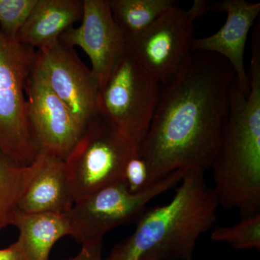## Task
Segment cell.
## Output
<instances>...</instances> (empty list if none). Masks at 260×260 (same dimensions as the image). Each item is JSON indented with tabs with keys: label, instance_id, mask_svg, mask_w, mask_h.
<instances>
[{
	"label": "cell",
	"instance_id": "cell-10",
	"mask_svg": "<svg viewBox=\"0 0 260 260\" xmlns=\"http://www.w3.org/2000/svg\"><path fill=\"white\" fill-rule=\"evenodd\" d=\"M25 98L29 129L38 151L52 154L64 160L83 128L36 66L27 80Z\"/></svg>",
	"mask_w": 260,
	"mask_h": 260
},
{
	"label": "cell",
	"instance_id": "cell-19",
	"mask_svg": "<svg viewBox=\"0 0 260 260\" xmlns=\"http://www.w3.org/2000/svg\"><path fill=\"white\" fill-rule=\"evenodd\" d=\"M37 0H0V28L16 39Z\"/></svg>",
	"mask_w": 260,
	"mask_h": 260
},
{
	"label": "cell",
	"instance_id": "cell-9",
	"mask_svg": "<svg viewBox=\"0 0 260 260\" xmlns=\"http://www.w3.org/2000/svg\"><path fill=\"white\" fill-rule=\"evenodd\" d=\"M35 66L83 129L99 115V82L74 48L59 42L37 51Z\"/></svg>",
	"mask_w": 260,
	"mask_h": 260
},
{
	"label": "cell",
	"instance_id": "cell-21",
	"mask_svg": "<svg viewBox=\"0 0 260 260\" xmlns=\"http://www.w3.org/2000/svg\"><path fill=\"white\" fill-rule=\"evenodd\" d=\"M103 240L82 244L80 252L74 257L64 260H104L102 256Z\"/></svg>",
	"mask_w": 260,
	"mask_h": 260
},
{
	"label": "cell",
	"instance_id": "cell-16",
	"mask_svg": "<svg viewBox=\"0 0 260 260\" xmlns=\"http://www.w3.org/2000/svg\"><path fill=\"white\" fill-rule=\"evenodd\" d=\"M39 152L35 161L28 166L13 161L0 151V230L14 225L18 205L41 164Z\"/></svg>",
	"mask_w": 260,
	"mask_h": 260
},
{
	"label": "cell",
	"instance_id": "cell-15",
	"mask_svg": "<svg viewBox=\"0 0 260 260\" xmlns=\"http://www.w3.org/2000/svg\"><path fill=\"white\" fill-rule=\"evenodd\" d=\"M20 260H49L51 249L61 238L70 236L66 214L18 212L14 225Z\"/></svg>",
	"mask_w": 260,
	"mask_h": 260
},
{
	"label": "cell",
	"instance_id": "cell-14",
	"mask_svg": "<svg viewBox=\"0 0 260 260\" xmlns=\"http://www.w3.org/2000/svg\"><path fill=\"white\" fill-rule=\"evenodd\" d=\"M83 0H37L16 39L36 50L55 45L61 34L81 20Z\"/></svg>",
	"mask_w": 260,
	"mask_h": 260
},
{
	"label": "cell",
	"instance_id": "cell-13",
	"mask_svg": "<svg viewBox=\"0 0 260 260\" xmlns=\"http://www.w3.org/2000/svg\"><path fill=\"white\" fill-rule=\"evenodd\" d=\"M42 164L18 205L23 213L66 214L74 204L64 160L40 151Z\"/></svg>",
	"mask_w": 260,
	"mask_h": 260
},
{
	"label": "cell",
	"instance_id": "cell-5",
	"mask_svg": "<svg viewBox=\"0 0 260 260\" xmlns=\"http://www.w3.org/2000/svg\"><path fill=\"white\" fill-rule=\"evenodd\" d=\"M139 149L100 116L89 121L64 160L74 203L123 181L126 162Z\"/></svg>",
	"mask_w": 260,
	"mask_h": 260
},
{
	"label": "cell",
	"instance_id": "cell-6",
	"mask_svg": "<svg viewBox=\"0 0 260 260\" xmlns=\"http://www.w3.org/2000/svg\"><path fill=\"white\" fill-rule=\"evenodd\" d=\"M187 171H175L135 194L121 181L76 202L66 213L70 237L81 244L96 242L113 229L137 221L148 203L179 185Z\"/></svg>",
	"mask_w": 260,
	"mask_h": 260
},
{
	"label": "cell",
	"instance_id": "cell-17",
	"mask_svg": "<svg viewBox=\"0 0 260 260\" xmlns=\"http://www.w3.org/2000/svg\"><path fill=\"white\" fill-rule=\"evenodd\" d=\"M113 18L127 41L138 37L168 10L173 0H109Z\"/></svg>",
	"mask_w": 260,
	"mask_h": 260
},
{
	"label": "cell",
	"instance_id": "cell-20",
	"mask_svg": "<svg viewBox=\"0 0 260 260\" xmlns=\"http://www.w3.org/2000/svg\"><path fill=\"white\" fill-rule=\"evenodd\" d=\"M148 170L144 159L140 153L135 154L126 162L124 168L123 181L129 192L138 193L146 189Z\"/></svg>",
	"mask_w": 260,
	"mask_h": 260
},
{
	"label": "cell",
	"instance_id": "cell-1",
	"mask_svg": "<svg viewBox=\"0 0 260 260\" xmlns=\"http://www.w3.org/2000/svg\"><path fill=\"white\" fill-rule=\"evenodd\" d=\"M235 78L221 56L191 51L177 73L160 85L158 105L139 149L148 167L147 186L180 169H211Z\"/></svg>",
	"mask_w": 260,
	"mask_h": 260
},
{
	"label": "cell",
	"instance_id": "cell-12",
	"mask_svg": "<svg viewBox=\"0 0 260 260\" xmlns=\"http://www.w3.org/2000/svg\"><path fill=\"white\" fill-rule=\"evenodd\" d=\"M215 10L226 13L225 23L210 37L191 41V51L210 53L223 57L232 67L239 86L249 93V78L244 64L248 35L259 16L260 3L245 0H225L215 3Z\"/></svg>",
	"mask_w": 260,
	"mask_h": 260
},
{
	"label": "cell",
	"instance_id": "cell-8",
	"mask_svg": "<svg viewBox=\"0 0 260 260\" xmlns=\"http://www.w3.org/2000/svg\"><path fill=\"white\" fill-rule=\"evenodd\" d=\"M194 20L189 10L174 7L127 41L126 54L160 85L166 83L191 53Z\"/></svg>",
	"mask_w": 260,
	"mask_h": 260
},
{
	"label": "cell",
	"instance_id": "cell-2",
	"mask_svg": "<svg viewBox=\"0 0 260 260\" xmlns=\"http://www.w3.org/2000/svg\"><path fill=\"white\" fill-rule=\"evenodd\" d=\"M249 92L234 80L226 120L211 169L219 205L240 218L260 213V36L252 35Z\"/></svg>",
	"mask_w": 260,
	"mask_h": 260
},
{
	"label": "cell",
	"instance_id": "cell-18",
	"mask_svg": "<svg viewBox=\"0 0 260 260\" xmlns=\"http://www.w3.org/2000/svg\"><path fill=\"white\" fill-rule=\"evenodd\" d=\"M213 242H223L237 250L260 251V213L241 219L231 226H217L212 231Z\"/></svg>",
	"mask_w": 260,
	"mask_h": 260
},
{
	"label": "cell",
	"instance_id": "cell-4",
	"mask_svg": "<svg viewBox=\"0 0 260 260\" xmlns=\"http://www.w3.org/2000/svg\"><path fill=\"white\" fill-rule=\"evenodd\" d=\"M37 53L0 28V151L23 166L39 155L29 129L25 98Z\"/></svg>",
	"mask_w": 260,
	"mask_h": 260
},
{
	"label": "cell",
	"instance_id": "cell-11",
	"mask_svg": "<svg viewBox=\"0 0 260 260\" xmlns=\"http://www.w3.org/2000/svg\"><path fill=\"white\" fill-rule=\"evenodd\" d=\"M80 21L79 26L65 30L59 42L85 51L101 90L116 64L126 55L127 39L113 18L109 0H83Z\"/></svg>",
	"mask_w": 260,
	"mask_h": 260
},
{
	"label": "cell",
	"instance_id": "cell-22",
	"mask_svg": "<svg viewBox=\"0 0 260 260\" xmlns=\"http://www.w3.org/2000/svg\"><path fill=\"white\" fill-rule=\"evenodd\" d=\"M0 260H20V251L14 242L5 249H0Z\"/></svg>",
	"mask_w": 260,
	"mask_h": 260
},
{
	"label": "cell",
	"instance_id": "cell-23",
	"mask_svg": "<svg viewBox=\"0 0 260 260\" xmlns=\"http://www.w3.org/2000/svg\"><path fill=\"white\" fill-rule=\"evenodd\" d=\"M251 260H256V259H251Z\"/></svg>",
	"mask_w": 260,
	"mask_h": 260
},
{
	"label": "cell",
	"instance_id": "cell-3",
	"mask_svg": "<svg viewBox=\"0 0 260 260\" xmlns=\"http://www.w3.org/2000/svg\"><path fill=\"white\" fill-rule=\"evenodd\" d=\"M205 173L188 170L167 204L145 210L131 235L104 260H193L197 242L218 220V198Z\"/></svg>",
	"mask_w": 260,
	"mask_h": 260
},
{
	"label": "cell",
	"instance_id": "cell-7",
	"mask_svg": "<svg viewBox=\"0 0 260 260\" xmlns=\"http://www.w3.org/2000/svg\"><path fill=\"white\" fill-rule=\"evenodd\" d=\"M160 94V84L126 54L100 90L99 115L140 146Z\"/></svg>",
	"mask_w": 260,
	"mask_h": 260
}]
</instances>
